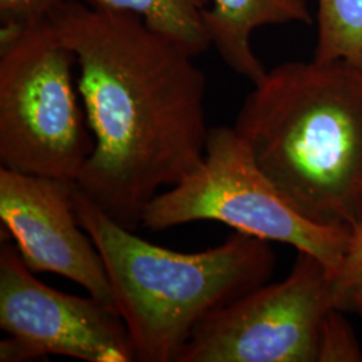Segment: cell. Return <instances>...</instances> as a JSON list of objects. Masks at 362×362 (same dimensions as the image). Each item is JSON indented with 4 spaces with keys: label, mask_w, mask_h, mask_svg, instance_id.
Returning <instances> with one entry per match:
<instances>
[{
    "label": "cell",
    "mask_w": 362,
    "mask_h": 362,
    "mask_svg": "<svg viewBox=\"0 0 362 362\" xmlns=\"http://www.w3.org/2000/svg\"><path fill=\"white\" fill-rule=\"evenodd\" d=\"M362 349L346 314L333 308L324 325L318 362H360Z\"/></svg>",
    "instance_id": "13"
},
{
    "label": "cell",
    "mask_w": 362,
    "mask_h": 362,
    "mask_svg": "<svg viewBox=\"0 0 362 362\" xmlns=\"http://www.w3.org/2000/svg\"><path fill=\"white\" fill-rule=\"evenodd\" d=\"M10 242L0 250V361L65 356L86 362L134 361L116 306L42 284Z\"/></svg>",
    "instance_id": "7"
},
{
    "label": "cell",
    "mask_w": 362,
    "mask_h": 362,
    "mask_svg": "<svg viewBox=\"0 0 362 362\" xmlns=\"http://www.w3.org/2000/svg\"><path fill=\"white\" fill-rule=\"evenodd\" d=\"M50 21L76 54L78 91L94 136L76 185L136 231L158 189L179 184L204 160V73L136 15L66 0Z\"/></svg>",
    "instance_id": "1"
},
{
    "label": "cell",
    "mask_w": 362,
    "mask_h": 362,
    "mask_svg": "<svg viewBox=\"0 0 362 362\" xmlns=\"http://www.w3.org/2000/svg\"><path fill=\"white\" fill-rule=\"evenodd\" d=\"M242 105L235 130L286 203L311 223L362 221V70L285 62Z\"/></svg>",
    "instance_id": "2"
},
{
    "label": "cell",
    "mask_w": 362,
    "mask_h": 362,
    "mask_svg": "<svg viewBox=\"0 0 362 362\" xmlns=\"http://www.w3.org/2000/svg\"><path fill=\"white\" fill-rule=\"evenodd\" d=\"M333 308L330 270L298 251L284 281L260 286L208 314L177 362H318Z\"/></svg>",
    "instance_id": "6"
},
{
    "label": "cell",
    "mask_w": 362,
    "mask_h": 362,
    "mask_svg": "<svg viewBox=\"0 0 362 362\" xmlns=\"http://www.w3.org/2000/svg\"><path fill=\"white\" fill-rule=\"evenodd\" d=\"M317 4L313 59L342 61L362 70V0H317Z\"/></svg>",
    "instance_id": "11"
},
{
    "label": "cell",
    "mask_w": 362,
    "mask_h": 362,
    "mask_svg": "<svg viewBox=\"0 0 362 362\" xmlns=\"http://www.w3.org/2000/svg\"><path fill=\"white\" fill-rule=\"evenodd\" d=\"M107 13L139 16L144 25L177 43L192 57L207 52L211 45L204 13L211 0H78Z\"/></svg>",
    "instance_id": "10"
},
{
    "label": "cell",
    "mask_w": 362,
    "mask_h": 362,
    "mask_svg": "<svg viewBox=\"0 0 362 362\" xmlns=\"http://www.w3.org/2000/svg\"><path fill=\"white\" fill-rule=\"evenodd\" d=\"M73 197L78 220L104 260L134 361L177 362L208 314L266 285L275 269L270 242L257 236L236 231L220 246L177 252L118 224L77 185Z\"/></svg>",
    "instance_id": "3"
},
{
    "label": "cell",
    "mask_w": 362,
    "mask_h": 362,
    "mask_svg": "<svg viewBox=\"0 0 362 362\" xmlns=\"http://www.w3.org/2000/svg\"><path fill=\"white\" fill-rule=\"evenodd\" d=\"M220 221L239 233L294 247L334 272L349 245L350 230L321 227L286 203L259 169L235 128L208 133L200 167L170 189L158 194L143 215L145 228L164 231L200 221Z\"/></svg>",
    "instance_id": "5"
},
{
    "label": "cell",
    "mask_w": 362,
    "mask_h": 362,
    "mask_svg": "<svg viewBox=\"0 0 362 362\" xmlns=\"http://www.w3.org/2000/svg\"><path fill=\"white\" fill-rule=\"evenodd\" d=\"M330 294L337 310L362 318V221L351 230L348 248L330 272Z\"/></svg>",
    "instance_id": "12"
},
{
    "label": "cell",
    "mask_w": 362,
    "mask_h": 362,
    "mask_svg": "<svg viewBox=\"0 0 362 362\" xmlns=\"http://www.w3.org/2000/svg\"><path fill=\"white\" fill-rule=\"evenodd\" d=\"M0 164L77 184L94 151L76 54L50 18L0 31Z\"/></svg>",
    "instance_id": "4"
},
{
    "label": "cell",
    "mask_w": 362,
    "mask_h": 362,
    "mask_svg": "<svg viewBox=\"0 0 362 362\" xmlns=\"http://www.w3.org/2000/svg\"><path fill=\"white\" fill-rule=\"evenodd\" d=\"M66 0H0V31L22 27L49 19Z\"/></svg>",
    "instance_id": "14"
},
{
    "label": "cell",
    "mask_w": 362,
    "mask_h": 362,
    "mask_svg": "<svg viewBox=\"0 0 362 362\" xmlns=\"http://www.w3.org/2000/svg\"><path fill=\"white\" fill-rule=\"evenodd\" d=\"M204 23L226 65L257 85L267 70L251 47L252 33L263 26L313 25V16L306 0H211Z\"/></svg>",
    "instance_id": "9"
},
{
    "label": "cell",
    "mask_w": 362,
    "mask_h": 362,
    "mask_svg": "<svg viewBox=\"0 0 362 362\" xmlns=\"http://www.w3.org/2000/svg\"><path fill=\"white\" fill-rule=\"evenodd\" d=\"M76 184L0 167V220L33 272H52L115 306L104 260L74 207Z\"/></svg>",
    "instance_id": "8"
}]
</instances>
